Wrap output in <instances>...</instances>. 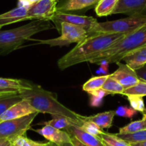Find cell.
<instances>
[{"instance_id": "6da1fadb", "label": "cell", "mask_w": 146, "mask_h": 146, "mask_svg": "<svg viewBox=\"0 0 146 146\" xmlns=\"http://www.w3.org/2000/svg\"><path fill=\"white\" fill-rule=\"evenodd\" d=\"M19 93L22 99L27 101L40 113H47L52 117H66L79 127L83 123L82 115L62 105L55 95L40 85L25 80V87L19 91Z\"/></svg>"}, {"instance_id": "7a4b0ae2", "label": "cell", "mask_w": 146, "mask_h": 146, "mask_svg": "<svg viewBox=\"0 0 146 146\" xmlns=\"http://www.w3.org/2000/svg\"><path fill=\"white\" fill-rule=\"evenodd\" d=\"M124 36L120 34L105 33L88 35L83 41L62 57L57 62V66L64 70L75 64L90 62Z\"/></svg>"}, {"instance_id": "3957f363", "label": "cell", "mask_w": 146, "mask_h": 146, "mask_svg": "<svg viewBox=\"0 0 146 146\" xmlns=\"http://www.w3.org/2000/svg\"><path fill=\"white\" fill-rule=\"evenodd\" d=\"M53 28L50 21L35 19L22 27L0 31V56H5L20 48L25 41L36 33Z\"/></svg>"}, {"instance_id": "277c9868", "label": "cell", "mask_w": 146, "mask_h": 146, "mask_svg": "<svg viewBox=\"0 0 146 146\" xmlns=\"http://www.w3.org/2000/svg\"><path fill=\"white\" fill-rule=\"evenodd\" d=\"M144 46H146V25L133 33L125 35L89 62L99 64L105 61L109 64H116L121 62L128 53Z\"/></svg>"}, {"instance_id": "5b68a950", "label": "cell", "mask_w": 146, "mask_h": 146, "mask_svg": "<svg viewBox=\"0 0 146 146\" xmlns=\"http://www.w3.org/2000/svg\"><path fill=\"white\" fill-rule=\"evenodd\" d=\"M145 25L146 15L137 14L117 20L98 22L95 27L90 31L88 35L105 33L127 35L135 32Z\"/></svg>"}, {"instance_id": "8992f818", "label": "cell", "mask_w": 146, "mask_h": 146, "mask_svg": "<svg viewBox=\"0 0 146 146\" xmlns=\"http://www.w3.org/2000/svg\"><path fill=\"white\" fill-rule=\"evenodd\" d=\"M58 29L61 32V35L57 38L48 40H36L31 38L29 41L36 42L35 44H47L50 47H63L70 45L72 43L78 44L83 41L89 35L88 31L84 28L66 22L60 23Z\"/></svg>"}, {"instance_id": "52a82bcc", "label": "cell", "mask_w": 146, "mask_h": 146, "mask_svg": "<svg viewBox=\"0 0 146 146\" xmlns=\"http://www.w3.org/2000/svg\"><path fill=\"white\" fill-rule=\"evenodd\" d=\"M39 113L36 112L20 118L0 122V138L7 139L12 143L17 137L25 135L27 131L32 129L31 125Z\"/></svg>"}, {"instance_id": "ba28073f", "label": "cell", "mask_w": 146, "mask_h": 146, "mask_svg": "<svg viewBox=\"0 0 146 146\" xmlns=\"http://www.w3.org/2000/svg\"><path fill=\"white\" fill-rule=\"evenodd\" d=\"M52 22L55 24L56 28H57V29L60 23L66 22V23L71 24V25L84 28L88 31V33L98 23V20L92 17L74 15V14L59 12V11L56 12L55 15H54L52 19Z\"/></svg>"}, {"instance_id": "9c48e42d", "label": "cell", "mask_w": 146, "mask_h": 146, "mask_svg": "<svg viewBox=\"0 0 146 146\" xmlns=\"http://www.w3.org/2000/svg\"><path fill=\"white\" fill-rule=\"evenodd\" d=\"M57 3L54 0H40L28 9V16L31 20L42 19L52 21L57 12Z\"/></svg>"}, {"instance_id": "30bf717a", "label": "cell", "mask_w": 146, "mask_h": 146, "mask_svg": "<svg viewBox=\"0 0 146 146\" xmlns=\"http://www.w3.org/2000/svg\"><path fill=\"white\" fill-rule=\"evenodd\" d=\"M116 64L118 67L114 72L110 74V75L116 80L125 90L134 86L140 81L136 72L130 68L127 64H123L120 62Z\"/></svg>"}, {"instance_id": "8fae6325", "label": "cell", "mask_w": 146, "mask_h": 146, "mask_svg": "<svg viewBox=\"0 0 146 146\" xmlns=\"http://www.w3.org/2000/svg\"><path fill=\"white\" fill-rule=\"evenodd\" d=\"M36 112L37 111L27 101L22 99L21 101L11 106L0 116V122L20 118V117L29 115L32 113H36Z\"/></svg>"}, {"instance_id": "7c38bea8", "label": "cell", "mask_w": 146, "mask_h": 146, "mask_svg": "<svg viewBox=\"0 0 146 146\" xmlns=\"http://www.w3.org/2000/svg\"><path fill=\"white\" fill-rule=\"evenodd\" d=\"M33 131L58 146H62L65 143H71V135L66 130H59L50 125H44L41 129L33 130Z\"/></svg>"}, {"instance_id": "4fadbf2b", "label": "cell", "mask_w": 146, "mask_h": 146, "mask_svg": "<svg viewBox=\"0 0 146 146\" xmlns=\"http://www.w3.org/2000/svg\"><path fill=\"white\" fill-rule=\"evenodd\" d=\"M146 11V0H119L113 15L125 14L128 16L143 14Z\"/></svg>"}, {"instance_id": "5bb4252c", "label": "cell", "mask_w": 146, "mask_h": 146, "mask_svg": "<svg viewBox=\"0 0 146 146\" xmlns=\"http://www.w3.org/2000/svg\"><path fill=\"white\" fill-rule=\"evenodd\" d=\"M65 130L70 135L76 137L86 146H105L103 142L99 137L86 133L75 124H72Z\"/></svg>"}, {"instance_id": "9a60e30c", "label": "cell", "mask_w": 146, "mask_h": 146, "mask_svg": "<svg viewBox=\"0 0 146 146\" xmlns=\"http://www.w3.org/2000/svg\"><path fill=\"white\" fill-rule=\"evenodd\" d=\"M27 8L17 7L6 13L0 15V26L4 27L22 21L31 20L27 15Z\"/></svg>"}, {"instance_id": "2e32d148", "label": "cell", "mask_w": 146, "mask_h": 146, "mask_svg": "<svg viewBox=\"0 0 146 146\" xmlns=\"http://www.w3.org/2000/svg\"><path fill=\"white\" fill-rule=\"evenodd\" d=\"M123 60L135 71L143 67L146 64V46L128 53Z\"/></svg>"}, {"instance_id": "e0dca14e", "label": "cell", "mask_w": 146, "mask_h": 146, "mask_svg": "<svg viewBox=\"0 0 146 146\" xmlns=\"http://www.w3.org/2000/svg\"><path fill=\"white\" fill-rule=\"evenodd\" d=\"M100 0H67L61 6L57 7V11L62 12L78 11L94 7Z\"/></svg>"}, {"instance_id": "ac0fdd59", "label": "cell", "mask_w": 146, "mask_h": 146, "mask_svg": "<svg viewBox=\"0 0 146 146\" xmlns=\"http://www.w3.org/2000/svg\"><path fill=\"white\" fill-rule=\"evenodd\" d=\"M115 113L113 110L98 113L95 115L82 116V120H88L94 123L99 126L101 129H108L113 125V119H114Z\"/></svg>"}, {"instance_id": "d6986e66", "label": "cell", "mask_w": 146, "mask_h": 146, "mask_svg": "<svg viewBox=\"0 0 146 146\" xmlns=\"http://www.w3.org/2000/svg\"><path fill=\"white\" fill-rule=\"evenodd\" d=\"M119 0H100L95 7V12L100 17L113 15Z\"/></svg>"}, {"instance_id": "ffe728a7", "label": "cell", "mask_w": 146, "mask_h": 146, "mask_svg": "<svg viewBox=\"0 0 146 146\" xmlns=\"http://www.w3.org/2000/svg\"><path fill=\"white\" fill-rule=\"evenodd\" d=\"M146 130V111L143 113V118L140 120H136L129 123L127 125L119 129L120 134L133 133L140 130Z\"/></svg>"}, {"instance_id": "44dd1931", "label": "cell", "mask_w": 146, "mask_h": 146, "mask_svg": "<svg viewBox=\"0 0 146 146\" xmlns=\"http://www.w3.org/2000/svg\"><path fill=\"white\" fill-rule=\"evenodd\" d=\"M109 75H105L102 76L93 77L90 78L89 80L87 81L83 85H82V90L88 92V94L90 92H94L98 89L102 88V85L105 83V80L108 79Z\"/></svg>"}, {"instance_id": "7402d4cb", "label": "cell", "mask_w": 146, "mask_h": 146, "mask_svg": "<svg viewBox=\"0 0 146 146\" xmlns=\"http://www.w3.org/2000/svg\"><path fill=\"white\" fill-rule=\"evenodd\" d=\"M22 100L19 93L11 94L0 96V116L2 115L7 110L17 102Z\"/></svg>"}, {"instance_id": "603a6c76", "label": "cell", "mask_w": 146, "mask_h": 146, "mask_svg": "<svg viewBox=\"0 0 146 146\" xmlns=\"http://www.w3.org/2000/svg\"><path fill=\"white\" fill-rule=\"evenodd\" d=\"M25 87V80L0 78V89L19 91Z\"/></svg>"}, {"instance_id": "cb8c5ba5", "label": "cell", "mask_w": 146, "mask_h": 146, "mask_svg": "<svg viewBox=\"0 0 146 146\" xmlns=\"http://www.w3.org/2000/svg\"><path fill=\"white\" fill-rule=\"evenodd\" d=\"M102 89L109 93V95L120 94L122 95L124 91V88L114 78H111L109 75L108 79L105 80V83L102 85Z\"/></svg>"}, {"instance_id": "d4e9b609", "label": "cell", "mask_w": 146, "mask_h": 146, "mask_svg": "<svg viewBox=\"0 0 146 146\" xmlns=\"http://www.w3.org/2000/svg\"><path fill=\"white\" fill-rule=\"evenodd\" d=\"M98 137L110 146H131L130 143L120 138L115 134H110L104 132Z\"/></svg>"}, {"instance_id": "484cf974", "label": "cell", "mask_w": 146, "mask_h": 146, "mask_svg": "<svg viewBox=\"0 0 146 146\" xmlns=\"http://www.w3.org/2000/svg\"><path fill=\"white\" fill-rule=\"evenodd\" d=\"M115 135L120 138L123 139L129 143H141V142L146 141V130H140L133 133H127V134L117 133Z\"/></svg>"}, {"instance_id": "4316f807", "label": "cell", "mask_w": 146, "mask_h": 146, "mask_svg": "<svg viewBox=\"0 0 146 146\" xmlns=\"http://www.w3.org/2000/svg\"><path fill=\"white\" fill-rule=\"evenodd\" d=\"M12 144L16 146H54L56 144L48 142V143H42V142H36L28 138L25 135L19 136L12 141Z\"/></svg>"}, {"instance_id": "83f0119b", "label": "cell", "mask_w": 146, "mask_h": 146, "mask_svg": "<svg viewBox=\"0 0 146 146\" xmlns=\"http://www.w3.org/2000/svg\"><path fill=\"white\" fill-rule=\"evenodd\" d=\"M122 95H125V96L136 95V96H140L143 98L146 96V82L140 80V81L135 85L124 90Z\"/></svg>"}, {"instance_id": "f1b7e54d", "label": "cell", "mask_w": 146, "mask_h": 146, "mask_svg": "<svg viewBox=\"0 0 146 146\" xmlns=\"http://www.w3.org/2000/svg\"><path fill=\"white\" fill-rule=\"evenodd\" d=\"M72 124H73L70 120L64 117H53L52 119L49 121L42 122L39 125H50L54 128L59 130H65L68 127H70Z\"/></svg>"}, {"instance_id": "f546056e", "label": "cell", "mask_w": 146, "mask_h": 146, "mask_svg": "<svg viewBox=\"0 0 146 146\" xmlns=\"http://www.w3.org/2000/svg\"><path fill=\"white\" fill-rule=\"evenodd\" d=\"M89 95H90V106L93 107V108H98L102 105L104 98L107 95H109V93L100 88L94 92H90L89 93Z\"/></svg>"}, {"instance_id": "4dcf8cb0", "label": "cell", "mask_w": 146, "mask_h": 146, "mask_svg": "<svg viewBox=\"0 0 146 146\" xmlns=\"http://www.w3.org/2000/svg\"><path fill=\"white\" fill-rule=\"evenodd\" d=\"M127 100L130 102V107L136 111L143 113L146 111L145 105L143 97L136 96V95H128Z\"/></svg>"}, {"instance_id": "1f68e13d", "label": "cell", "mask_w": 146, "mask_h": 146, "mask_svg": "<svg viewBox=\"0 0 146 146\" xmlns=\"http://www.w3.org/2000/svg\"><path fill=\"white\" fill-rule=\"evenodd\" d=\"M80 127L86 133L92 135L94 136H96V137H99L100 135H102L104 133L102 129H101L99 126H98L92 122L88 121V120H83L82 125Z\"/></svg>"}, {"instance_id": "d6a6232c", "label": "cell", "mask_w": 146, "mask_h": 146, "mask_svg": "<svg viewBox=\"0 0 146 146\" xmlns=\"http://www.w3.org/2000/svg\"><path fill=\"white\" fill-rule=\"evenodd\" d=\"M115 113L116 115L130 119H132L135 115L137 114V111H136L135 110L133 109L132 108H129L126 105L119 106L115 111Z\"/></svg>"}, {"instance_id": "836d02e7", "label": "cell", "mask_w": 146, "mask_h": 146, "mask_svg": "<svg viewBox=\"0 0 146 146\" xmlns=\"http://www.w3.org/2000/svg\"><path fill=\"white\" fill-rule=\"evenodd\" d=\"M39 1H40V0H19L18 7H22L29 9L32 5L36 3Z\"/></svg>"}, {"instance_id": "e575fe53", "label": "cell", "mask_w": 146, "mask_h": 146, "mask_svg": "<svg viewBox=\"0 0 146 146\" xmlns=\"http://www.w3.org/2000/svg\"><path fill=\"white\" fill-rule=\"evenodd\" d=\"M135 72L137 73V75L139 78V79L146 82V64L144 67H142V68L136 70Z\"/></svg>"}, {"instance_id": "d590c367", "label": "cell", "mask_w": 146, "mask_h": 146, "mask_svg": "<svg viewBox=\"0 0 146 146\" xmlns=\"http://www.w3.org/2000/svg\"><path fill=\"white\" fill-rule=\"evenodd\" d=\"M19 93V91L12 90H6V89H0V96L6 95H11V94Z\"/></svg>"}, {"instance_id": "8d00e7d4", "label": "cell", "mask_w": 146, "mask_h": 146, "mask_svg": "<svg viewBox=\"0 0 146 146\" xmlns=\"http://www.w3.org/2000/svg\"><path fill=\"white\" fill-rule=\"evenodd\" d=\"M71 143L73 145V146H86L73 136H71Z\"/></svg>"}, {"instance_id": "74e56055", "label": "cell", "mask_w": 146, "mask_h": 146, "mask_svg": "<svg viewBox=\"0 0 146 146\" xmlns=\"http://www.w3.org/2000/svg\"><path fill=\"white\" fill-rule=\"evenodd\" d=\"M9 144H12V143L9 140H7V139L0 138V146H7Z\"/></svg>"}, {"instance_id": "f35d334b", "label": "cell", "mask_w": 146, "mask_h": 146, "mask_svg": "<svg viewBox=\"0 0 146 146\" xmlns=\"http://www.w3.org/2000/svg\"><path fill=\"white\" fill-rule=\"evenodd\" d=\"M131 146H146V141L141 142V143H130Z\"/></svg>"}, {"instance_id": "ab89813d", "label": "cell", "mask_w": 146, "mask_h": 146, "mask_svg": "<svg viewBox=\"0 0 146 146\" xmlns=\"http://www.w3.org/2000/svg\"><path fill=\"white\" fill-rule=\"evenodd\" d=\"M62 146H73V145L71 143H65V144L63 145Z\"/></svg>"}, {"instance_id": "60d3db41", "label": "cell", "mask_w": 146, "mask_h": 146, "mask_svg": "<svg viewBox=\"0 0 146 146\" xmlns=\"http://www.w3.org/2000/svg\"><path fill=\"white\" fill-rule=\"evenodd\" d=\"M103 143H104V145H105V146H110V145H108V144H107V143H104V142H103Z\"/></svg>"}, {"instance_id": "b9f144b4", "label": "cell", "mask_w": 146, "mask_h": 146, "mask_svg": "<svg viewBox=\"0 0 146 146\" xmlns=\"http://www.w3.org/2000/svg\"><path fill=\"white\" fill-rule=\"evenodd\" d=\"M10 146H16V145H13V144H12V145H11Z\"/></svg>"}, {"instance_id": "7bdbcfd3", "label": "cell", "mask_w": 146, "mask_h": 146, "mask_svg": "<svg viewBox=\"0 0 146 146\" xmlns=\"http://www.w3.org/2000/svg\"><path fill=\"white\" fill-rule=\"evenodd\" d=\"M2 27H1V26H0V30H1V29H2Z\"/></svg>"}, {"instance_id": "ee69618b", "label": "cell", "mask_w": 146, "mask_h": 146, "mask_svg": "<svg viewBox=\"0 0 146 146\" xmlns=\"http://www.w3.org/2000/svg\"><path fill=\"white\" fill-rule=\"evenodd\" d=\"M12 145V144H9V145H7V146H10V145Z\"/></svg>"}, {"instance_id": "f6af8a7d", "label": "cell", "mask_w": 146, "mask_h": 146, "mask_svg": "<svg viewBox=\"0 0 146 146\" xmlns=\"http://www.w3.org/2000/svg\"><path fill=\"white\" fill-rule=\"evenodd\" d=\"M54 146H58V145H54Z\"/></svg>"}, {"instance_id": "bcb514c9", "label": "cell", "mask_w": 146, "mask_h": 146, "mask_svg": "<svg viewBox=\"0 0 146 146\" xmlns=\"http://www.w3.org/2000/svg\"><path fill=\"white\" fill-rule=\"evenodd\" d=\"M58 1H59V0H57V2H58Z\"/></svg>"}, {"instance_id": "7dc6e473", "label": "cell", "mask_w": 146, "mask_h": 146, "mask_svg": "<svg viewBox=\"0 0 146 146\" xmlns=\"http://www.w3.org/2000/svg\"><path fill=\"white\" fill-rule=\"evenodd\" d=\"M54 1H56V2H57V0H54Z\"/></svg>"}]
</instances>
